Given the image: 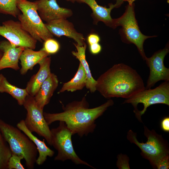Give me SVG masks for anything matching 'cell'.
I'll return each mask as SVG.
<instances>
[{"mask_svg": "<svg viewBox=\"0 0 169 169\" xmlns=\"http://www.w3.org/2000/svg\"><path fill=\"white\" fill-rule=\"evenodd\" d=\"M114 103L110 99L98 106L90 108L84 96L81 100L73 101L63 107L62 112H44L43 115L49 125L56 121H63L73 135L77 134L81 137L94 131L96 126V120Z\"/></svg>", "mask_w": 169, "mask_h": 169, "instance_id": "1", "label": "cell"}, {"mask_svg": "<svg viewBox=\"0 0 169 169\" xmlns=\"http://www.w3.org/2000/svg\"><path fill=\"white\" fill-rule=\"evenodd\" d=\"M96 81V90L107 99H127L146 89L143 80L137 72L123 63L114 64Z\"/></svg>", "mask_w": 169, "mask_h": 169, "instance_id": "2", "label": "cell"}, {"mask_svg": "<svg viewBox=\"0 0 169 169\" xmlns=\"http://www.w3.org/2000/svg\"><path fill=\"white\" fill-rule=\"evenodd\" d=\"M0 131L12 154L22 156L27 168H34L38 153L34 143L18 128L2 119H0Z\"/></svg>", "mask_w": 169, "mask_h": 169, "instance_id": "3", "label": "cell"}, {"mask_svg": "<svg viewBox=\"0 0 169 169\" xmlns=\"http://www.w3.org/2000/svg\"><path fill=\"white\" fill-rule=\"evenodd\" d=\"M134 7V3L131 5H127L122 15L117 18L113 19L112 28L115 29L121 26L120 33L123 42L134 44L145 60L147 57L143 48L144 42L147 39L155 36H146L141 33L136 18Z\"/></svg>", "mask_w": 169, "mask_h": 169, "instance_id": "4", "label": "cell"}, {"mask_svg": "<svg viewBox=\"0 0 169 169\" xmlns=\"http://www.w3.org/2000/svg\"><path fill=\"white\" fill-rule=\"evenodd\" d=\"M17 6L22 13L18 18L23 28L33 38L40 42L53 38L38 14L36 1L17 0Z\"/></svg>", "mask_w": 169, "mask_h": 169, "instance_id": "5", "label": "cell"}, {"mask_svg": "<svg viewBox=\"0 0 169 169\" xmlns=\"http://www.w3.org/2000/svg\"><path fill=\"white\" fill-rule=\"evenodd\" d=\"M125 103L132 105L136 118L141 122V116L150 106L158 104L169 105V81H165L153 89H145L126 99L123 103Z\"/></svg>", "mask_w": 169, "mask_h": 169, "instance_id": "6", "label": "cell"}, {"mask_svg": "<svg viewBox=\"0 0 169 169\" xmlns=\"http://www.w3.org/2000/svg\"><path fill=\"white\" fill-rule=\"evenodd\" d=\"M144 134L147 138L145 143L139 142L137 139L136 133L131 130L127 132V138L131 143L135 144L140 148L141 156L149 160L154 167L160 158L169 154L168 143L161 135L157 134L154 130H150L145 125Z\"/></svg>", "mask_w": 169, "mask_h": 169, "instance_id": "7", "label": "cell"}, {"mask_svg": "<svg viewBox=\"0 0 169 169\" xmlns=\"http://www.w3.org/2000/svg\"><path fill=\"white\" fill-rule=\"evenodd\" d=\"M51 146L58 151L55 161H64L69 160L76 164H83L94 168L81 159L76 154L72 141V136L73 135L64 122L59 121V126L51 129Z\"/></svg>", "mask_w": 169, "mask_h": 169, "instance_id": "8", "label": "cell"}, {"mask_svg": "<svg viewBox=\"0 0 169 169\" xmlns=\"http://www.w3.org/2000/svg\"><path fill=\"white\" fill-rule=\"evenodd\" d=\"M23 105L27 111L24 120L27 128L31 132H34L44 137L51 146V130L44 117L43 110L38 106L34 97L29 95L26 97Z\"/></svg>", "mask_w": 169, "mask_h": 169, "instance_id": "9", "label": "cell"}, {"mask_svg": "<svg viewBox=\"0 0 169 169\" xmlns=\"http://www.w3.org/2000/svg\"><path fill=\"white\" fill-rule=\"evenodd\" d=\"M0 35L18 46L34 49L37 41L23 27L19 21L10 20L0 25Z\"/></svg>", "mask_w": 169, "mask_h": 169, "instance_id": "10", "label": "cell"}, {"mask_svg": "<svg viewBox=\"0 0 169 169\" xmlns=\"http://www.w3.org/2000/svg\"><path fill=\"white\" fill-rule=\"evenodd\" d=\"M169 52L168 44L164 48L156 51L151 57L146 58L145 60L149 68L150 74L146 89H151L160 80L169 81V69L164 64V58Z\"/></svg>", "mask_w": 169, "mask_h": 169, "instance_id": "11", "label": "cell"}, {"mask_svg": "<svg viewBox=\"0 0 169 169\" xmlns=\"http://www.w3.org/2000/svg\"><path fill=\"white\" fill-rule=\"evenodd\" d=\"M37 10L41 19L46 23L71 16L73 12L70 9L61 7L56 0H38Z\"/></svg>", "mask_w": 169, "mask_h": 169, "instance_id": "12", "label": "cell"}, {"mask_svg": "<svg viewBox=\"0 0 169 169\" xmlns=\"http://www.w3.org/2000/svg\"><path fill=\"white\" fill-rule=\"evenodd\" d=\"M49 32L54 36L59 37L65 36L73 39L79 46L85 44L83 34L78 32L73 24L66 19H61L45 24Z\"/></svg>", "mask_w": 169, "mask_h": 169, "instance_id": "13", "label": "cell"}, {"mask_svg": "<svg viewBox=\"0 0 169 169\" xmlns=\"http://www.w3.org/2000/svg\"><path fill=\"white\" fill-rule=\"evenodd\" d=\"M25 48L16 46L8 40L0 42V50L3 55L0 59V70L10 68L15 70L20 69L18 63L20 56Z\"/></svg>", "mask_w": 169, "mask_h": 169, "instance_id": "14", "label": "cell"}, {"mask_svg": "<svg viewBox=\"0 0 169 169\" xmlns=\"http://www.w3.org/2000/svg\"><path fill=\"white\" fill-rule=\"evenodd\" d=\"M115 0L116 3L109 4L108 8L99 5L95 0H80L79 3H84L90 8L95 23L101 21L107 26L112 28L113 19L111 17V12L114 8L120 7L124 2V0Z\"/></svg>", "mask_w": 169, "mask_h": 169, "instance_id": "15", "label": "cell"}, {"mask_svg": "<svg viewBox=\"0 0 169 169\" xmlns=\"http://www.w3.org/2000/svg\"><path fill=\"white\" fill-rule=\"evenodd\" d=\"M51 57L48 56L38 63L40 66L38 71L31 77L25 88L29 95L34 96L42 84L51 74Z\"/></svg>", "mask_w": 169, "mask_h": 169, "instance_id": "16", "label": "cell"}, {"mask_svg": "<svg viewBox=\"0 0 169 169\" xmlns=\"http://www.w3.org/2000/svg\"><path fill=\"white\" fill-rule=\"evenodd\" d=\"M57 76L51 73L43 83L34 98L38 106L43 110L45 105L49 102L53 93L58 85Z\"/></svg>", "mask_w": 169, "mask_h": 169, "instance_id": "17", "label": "cell"}, {"mask_svg": "<svg viewBox=\"0 0 169 169\" xmlns=\"http://www.w3.org/2000/svg\"><path fill=\"white\" fill-rule=\"evenodd\" d=\"M17 127L25 133L36 146L38 153L36 163L38 165H42L48 157H51L54 156V151L47 146L44 141L38 139L29 131L25 125L24 120H21L18 123Z\"/></svg>", "mask_w": 169, "mask_h": 169, "instance_id": "18", "label": "cell"}, {"mask_svg": "<svg viewBox=\"0 0 169 169\" xmlns=\"http://www.w3.org/2000/svg\"><path fill=\"white\" fill-rule=\"evenodd\" d=\"M49 55L42 49L39 51H35L29 48H25L19 58L21 66L20 74H25L28 70H32L36 64Z\"/></svg>", "mask_w": 169, "mask_h": 169, "instance_id": "19", "label": "cell"}, {"mask_svg": "<svg viewBox=\"0 0 169 169\" xmlns=\"http://www.w3.org/2000/svg\"><path fill=\"white\" fill-rule=\"evenodd\" d=\"M76 51H72L71 53L75 58L81 63L85 70L86 76V88L91 93H94L96 91V81L93 77L89 68L88 64L86 60L85 51L87 45L85 43L83 46H79L73 43Z\"/></svg>", "mask_w": 169, "mask_h": 169, "instance_id": "20", "label": "cell"}, {"mask_svg": "<svg viewBox=\"0 0 169 169\" xmlns=\"http://www.w3.org/2000/svg\"><path fill=\"white\" fill-rule=\"evenodd\" d=\"M0 92L9 94L17 100L20 105H23L28 95L26 89L20 88L11 84L2 74H0Z\"/></svg>", "mask_w": 169, "mask_h": 169, "instance_id": "21", "label": "cell"}, {"mask_svg": "<svg viewBox=\"0 0 169 169\" xmlns=\"http://www.w3.org/2000/svg\"><path fill=\"white\" fill-rule=\"evenodd\" d=\"M86 76L83 65L79 63L78 70L74 77L70 81L64 83L58 93L65 91L73 92L80 90L85 86Z\"/></svg>", "mask_w": 169, "mask_h": 169, "instance_id": "22", "label": "cell"}, {"mask_svg": "<svg viewBox=\"0 0 169 169\" xmlns=\"http://www.w3.org/2000/svg\"><path fill=\"white\" fill-rule=\"evenodd\" d=\"M12 155L9 146L0 131V169H8V163Z\"/></svg>", "mask_w": 169, "mask_h": 169, "instance_id": "23", "label": "cell"}, {"mask_svg": "<svg viewBox=\"0 0 169 169\" xmlns=\"http://www.w3.org/2000/svg\"><path fill=\"white\" fill-rule=\"evenodd\" d=\"M17 0H0V13L16 17L20 13Z\"/></svg>", "mask_w": 169, "mask_h": 169, "instance_id": "24", "label": "cell"}, {"mask_svg": "<svg viewBox=\"0 0 169 169\" xmlns=\"http://www.w3.org/2000/svg\"><path fill=\"white\" fill-rule=\"evenodd\" d=\"M60 45L56 39L50 38L44 41L42 49L44 50L49 55L57 53L59 50Z\"/></svg>", "mask_w": 169, "mask_h": 169, "instance_id": "25", "label": "cell"}, {"mask_svg": "<svg viewBox=\"0 0 169 169\" xmlns=\"http://www.w3.org/2000/svg\"><path fill=\"white\" fill-rule=\"evenodd\" d=\"M23 159L21 156L12 154L8 161V169H24L21 161Z\"/></svg>", "mask_w": 169, "mask_h": 169, "instance_id": "26", "label": "cell"}, {"mask_svg": "<svg viewBox=\"0 0 169 169\" xmlns=\"http://www.w3.org/2000/svg\"><path fill=\"white\" fill-rule=\"evenodd\" d=\"M129 158L125 154H120L117 156L116 166L119 169H130Z\"/></svg>", "mask_w": 169, "mask_h": 169, "instance_id": "27", "label": "cell"}, {"mask_svg": "<svg viewBox=\"0 0 169 169\" xmlns=\"http://www.w3.org/2000/svg\"><path fill=\"white\" fill-rule=\"evenodd\" d=\"M158 169L169 168V155H165L160 158L156 162L154 166Z\"/></svg>", "mask_w": 169, "mask_h": 169, "instance_id": "28", "label": "cell"}, {"mask_svg": "<svg viewBox=\"0 0 169 169\" xmlns=\"http://www.w3.org/2000/svg\"><path fill=\"white\" fill-rule=\"evenodd\" d=\"M87 41L89 45L99 43L100 41L99 36L97 34L92 33L90 34L87 38Z\"/></svg>", "mask_w": 169, "mask_h": 169, "instance_id": "29", "label": "cell"}, {"mask_svg": "<svg viewBox=\"0 0 169 169\" xmlns=\"http://www.w3.org/2000/svg\"><path fill=\"white\" fill-rule=\"evenodd\" d=\"M89 46L90 51L93 54H98L102 49L101 46L99 43L93 44Z\"/></svg>", "mask_w": 169, "mask_h": 169, "instance_id": "30", "label": "cell"}, {"mask_svg": "<svg viewBox=\"0 0 169 169\" xmlns=\"http://www.w3.org/2000/svg\"><path fill=\"white\" fill-rule=\"evenodd\" d=\"M161 127L162 130L166 132H169V117L168 116L164 118L161 123Z\"/></svg>", "mask_w": 169, "mask_h": 169, "instance_id": "31", "label": "cell"}, {"mask_svg": "<svg viewBox=\"0 0 169 169\" xmlns=\"http://www.w3.org/2000/svg\"><path fill=\"white\" fill-rule=\"evenodd\" d=\"M135 0H124V1L127 2L128 3V4L131 5Z\"/></svg>", "mask_w": 169, "mask_h": 169, "instance_id": "32", "label": "cell"}, {"mask_svg": "<svg viewBox=\"0 0 169 169\" xmlns=\"http://www.w3.org/2000/svg\"><path fill=\"white\" fill-rule=\"evenodd\" d=\"M66 1L69 2H71L72 3H74L75 2H80V0H66Z\"/></svg>", "mask_w": 169, "mask_h": 169, "instance_id": "33", "label": "cell"}, {"mask_svg": "<svg viewBox=\"0 0 169 169\" xmlns=\"http://www.w3.org/2000/svg\"><path fill=\"white\" fill-rule=\"evenodd\" d=\"M3 55V52L1 50H0V59L2 57Z\"/></svg>", "mask_w": 169, "mask_h": 169, "instance_id": "34", "label": "cell"}, {"mask_svg": "<svg viewBox=\"0 0 169 169\" xmlns=\"http://www.w3.org/2000/svg\"><path fill=\"white\" fill-rule=\"evenodd\" d=\"M167 3H169V0H167Z\"/></svg>", "mask_w": 169, "mask_h": 169, "instance_id": "35", "label": "cell"}]
</instances>
